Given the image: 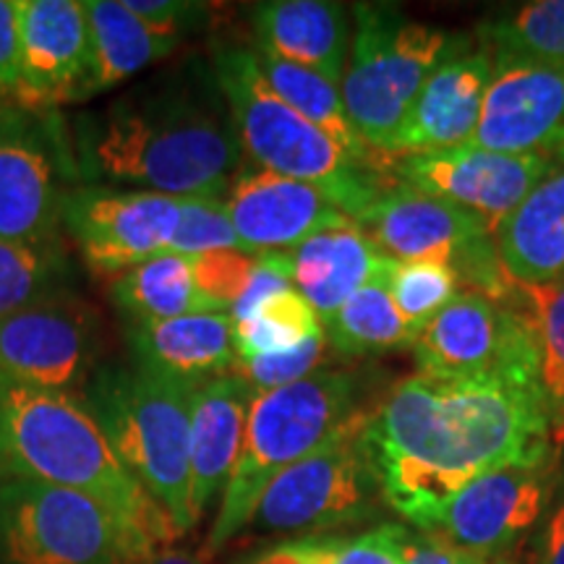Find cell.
Returning <instances> with one entry per match:
<instances>
[{"mask_svg":"<svg viewBox=\"0 0 564 564\" xmlns=\"http://www.w3.org/2000/svg\"><path fill=\"white\" fill-rule=\"evenodd\" d=\"M327 345V337L322 333L316 337H308L306 343L295 345L291 350L270 352V356L236 358V366H232L230 373L243 379L253 392L280 390V387L295 384L319 371Z\"/></svg>","mask_w":564,"mask_h":564,"instance_id":"cell-36","label":"cell"},{"mask_svg":"<svg viewBox=\"0 0 564 564\" xmlns=\"http://www.w3.org/2000/svg\"><path fill=\"white\" fill-rule=\"evenodd\" d=\"M259 63V70L267 79V84L278 91L299 116L306 118L308 123H314L322 133H327L340 150L348 154L352 162H358L361 167L384 175L387 162L390 158L373 152L371 147H366V141L358 137V131L352 129L348 110H345L343 91L337 84H333L324 76L314 74V70L295 66L278 58V55L267 51H253Z\"/></svg>","mask_w":564,"mask_h":564,"instance_id":"cell-27","label":"cell"},{"mask_svg":"<svg viewBox=\"0 0 564 564\" xmlns=\"http://www.w3.org/2000/svg\"><path fill=\"white\" fill-rule=\"evenodd\" d=\"M291 259L295 291L312 303L324 322L373 278L384 253L356 223H348L308 238L291 251Z\"/></svg>","mask_w":564,"mask_h":564,"instance_id":"cell-25","label":"cell"},{"mask_svg":"<svg viewBox=\"0 0 564 564\" xmlns=\"http://www.w3.org/2000/svg\"><path fill=\"white\" fill-rule=\"evenodd\" d=\"M121 564H207V556L186 552V549L160 546V549H152V552L131 556V560H126Z\"/></svg>","mask_w":564,"mask_h":564,"instance_id":"cell-44","label":"cell"},{"mask_svg":"<svg viewBox=\"0 0 564 564\" xmlns=\"http://www.w3.org/2000/svg\"><path fill=\"white\" fill-rule=\"evenodd\" d=\"M539 564H564V494L546 510L539 535Z\"/></svg>","mask_w":564,"mask_h":564,"instance_id":"cell-43","label":"cell"},{"mask_svg":"<svg viewBox=\"0 0 564 564\" xmlns=\"http://www.w3.org/2000/svg\"><path fill=\"white\" fill-rule=\"evenodd\" d=\"M97 352L100 319L66 293L0 316V379L70 392L97 371Z\"/></svg>","mask_w":564,"mask_h":564,"instance_id":"cell-13","label":"cell"},{"mask_svg":"<svg viewBox=\"0 0 564 564\" xmlns=\"http://www.w3.org/2000/svg\"><path fill=\"white\" fill-rule=\"evenodd\" d=\"M225 207L246 251H293L324 230L352 223L319 188L253 162L238 167Z\"/></svg>","mask_w":564,"mask_h":564,"instance_id":"cell-19","label":"cell"},{"mask_svg":"<svg viewBox=\"0 0 564 564\" xmlns=\"http://www.w3.org/2000/svg\"><path fill=\"white\" fill-rule=\"evenodd\" d=\"M6 108V100H0V110H3Z\"/></svg>","mask_w":564,"mask_h":564,"instance_id":"cell-45","label":"cell"},{"mask_svg":"<svg viewBox=\"0 0 564 564\" xmlns=\"http://www.w3.org/2000/svg\"><path fill=\"white\" fill-rule=\"evenodd\" d=\"M126 9L141 24L160 34H171V37H181V32L204 13V6L183 3V0H126Z\"/></svg>","mask_w":564,"mask_h":564,"instance_id":"cell-40","label":"cell"},{"mask_svg":"<svg viewBox=\"0 0 564 564\" xmlns=\"http://www.w3.org/2000/svg\"><path fill=\"white\" fill-rule=\"evenodd\" d=\"M11 478L87 494L123 525L133 556L181 535L70 392L0 379V481Z\"/></svg>","mask_w":564,"mask_h":564,"instance_id":"cell-3","label":"cell"},{"mask_svg":"<svg viewBox=\"0 0 564 564\" xmlns=\"http://www.w3.org/2000/svg\"><path fill=\"white\" fill-rule=\"evenodd\" d=\"M403 556L405 564H491L484 556L453 544L444 533L408 531V528H403Z\"/></svg>","mask_w":564,"mask_h":564,"instance_id":"cell-39","label":"cell"},{"mask_svg":"<svg viewBox=\"0 0 564 564\" xmlns=\"http://www.w3.org/2000/svg\"><path fill=\"white\" fill-rule=\"evenodd\" d=\"M491 76L489 51L460 53L442 63L423 84L394 133L390 158L470 144Z\"/></svg>","mask_w":564,"mask_h":564,"instance_id":"cell-20","label":"cell"},{"mask_svg":"<svg viewBox=\"0 0 564 564\" xmlns=\"http://www.w3.org/2000/svg\"><path fill=\"white\" fill-rule=\"evenodd\" d=\"M387 267L390 257H384L382 267L361 291L352 293L329 319L322 322L327 343L345 358L379 356L413 343V329L398 312L387 288Z\"/></svg>","mask_w":564,"mask_h":564,"instance_id":"cell-30","label":"cell"},{"mask_svg":"<svg viewBox=\"0 0 564 564\" xmlns=\"http://www.w3.org/2000/svg\"><path fill=\"white\" fill-rule=\"evenodd\" d=\"M68 274L66 251L51 241H3L0 238V316L63 293Z\"/></svg>","mask_w":564,"mask_h":564,"instance_id":"cell-31","label":"cell"},{"mask_svg":"<svg viewBox=\"0 0 564 564\" xmlns=\"http://www.w3.org/2000/svg\"><path fill=\"white\" fill-rule=\"evenodd\" d=\"M514 312L525 322L535 350L539 390L544 398L552 440L564 442V280L512 282L510 299Z\"/></svg>","mask_w":564,"mask_h":564,"instance_id":"cell-29","label":"cell"},{"mask_svg":"<svg viewBox=\"0 0 564 564\" xmlns=\"http://www.w3.org/2000/svg\"><path fill=\"white\" fill-rule=\"evenodd\" d=\"M194 390L133 366H97L84 384V405L100 423L112 453L126 465L175 531L194 528L192 484Z\"/></svg>","mask_w":564,"mask_h":564,"instance_id":"cell-5","label":"cell"},{"mask_svg":"<svg viewBox=\"0 0 564 564\" xmlns=\"http://www.w3.org/2000/svg\"><path fill=\"white\" fill-rule=\"evenodd\" d=\"M131 556L123 525L87 494L0 481V564H121Z\"/></svg>","mask_w":564,"mask_h":564,"instance_id":"cell-10","label":"cell"},{"mask_svg":"<svg viewBox=\"0 0 564 564\" xmlns=\"http://www.w3.org/2000/svg\"><path fill=\"white\" fill-rule=\"evenodd\" d=\"M257 259L259 251L243 249H220L192 257L196 285L223 314H230L257 270Z\"/></svg>","mask_w":564,"mask_h":564,"instance_id":"cell-37","label":"cell"},{"mask_svg":"<svg viewBox=\"0 0 564 564\" xmlns=\"http://www.w3.org/2000/svg\"><path fill=\"white\" fill-rule=\"evenodd\" d=\"M133 361L141 369L196 390L236 366L230 314H192L165 322L129 324Z\"/></svg>","mask_w":564,"mask_h":564,"instance_id":"cell-22","label":"cell"},{"mask_svg":"<svg viewBox=\"0 0 564 564\" xmlns=\"http://www.w3.org/2000/svg\"><path fill=\"white\" fill-rule=\"evenodd\" d=\"M89 21V68L82 100L129 82L139 70L167 58L181 37L160 34L118 0H84Z\"/></svg>","mask_w":564,"mask_h":564,"instance_id":"cell-26","label":"cell"},{"mask_svg":"<svg viewBox=\"0 0 564 564\" xmlns=\"http://www.w3.org/2000/svg\"><path fill=\"white\" fill-rule=\"evenodd\" d=\"M494 249L510 282L564 280V158L494 228Z\"/></svg>","mask_w":564,"mask_h":564,"instance_id":"cell-24","label":"cell"},{"mask_svg":"<svg viewBox=\"0 0 564 564\" xmlns=\"http://www.w3.org/2000/svg\"><path fill=\"white\" fill-rule=\"evenodd\" d=\"M556 162L560 158L554 154H505L463 144L394 154L387 162V173L398 175L405 186L476 212L494 230Z\"/></svg>","mask_w":564,"mask_h":564,"instance_id":"cell-14","label":"cell"},{"mask_svg":"<svg viewBox=\"0 0 564 564\" xmlns=\"http://www.w3.org/2000/svg\"><path fill=\"white\" fill-rule=\"evenodd\" d=\"M327 564H405L403 525H379L352 539L322 535Z\"/></svg>","mask_w":564,"mask_h":564,"instance_id":"cell-38","label":"cell"},{"mask_svg":"<svg viewBox=\"0 0 564 564\" xmlns=\"http://www.w3.org/2000/svg\"><path fill=\"white\" fill-rule=\"evenodd\" d=\"M110 295L129 324L165 322L192 314H223L196 285L192 257L173 251L118 274L110 285Z\"/></svg>","mask_w":564,"mask_h":564,"instance_id":"cell-28","label":"cell"},{"mask_svg":"<svg viewBox=\"0 0 564 564\" xmlns=\"http://www.w3.org/2000/svg\"><path fill=\"white\" fill-rule=\"evenodd\" d=\"M241 564H327V556H324L322 535H316V539H295L267 546L246 556Z\"/></svg>","mask_w":564,"mask_h":564,"instance_id":"cell-42","label":"cell"},{"mask_svg":"<svg viewBox=\"0 0 564 564\" xmlns=\"http://www.w3.org/2000/svg\"><path fill=\"white\" fill-rule=\"evenodd\" d=\"M415 361L434 377H518L539 382L525 322L510 301L460 291L413 340Z\"/></svg>","mask_w":564,"mask_h":564,"instance_id":"cell-11","label":"cell"},{"mask_svg":"<svg viewBox=\"0 0 564 564\" xmlns=\"http://www.w3.org/2000/svg\"><path fill=\"white\" fill-rule=\"evenodd\" d=\"M369 415H348L312 455L282 470L267 486L249 525L316 539L373 518L384 497L369 444Z\"/></svg>","mask_w":564,"mask_h":564,"instance_id":"cell-8","label":"cell"},{"mask_svg":"<svg viewBox=\"0 0 564 564\" xmlns=\"http://www.w3.org/2000/svg\"><path fill=\"white\" fill-rule=\"evenodd\" d=\"M358 377L352 371H316L251 400L241 455L223 491L204 556H215L251 523L259 499L274 478L312 455L348 415L356 413Z\"/></svg>","mask_w":564,"mask_h":564,"instance_id":"cell-6","label":"cell"},{"mask_svg":"<svg viewBox=\"0 0 564 564\" xmlns=\"http://www.w3.org/2000/svg\"><path fill=\"white\" fill-rule=\"evenodd\" d=\"M257 47L314 70L340 87L348 66V19L327 0H270L253 6Z\"/></svg>","mask_w":564,"mask_h":564,"instance_id":"cell-23","label":"cell"},{"mask_svg":"<svg viewBox=\"0 0 564 564\" xmlns=\"http://www.w3.org/2000/svg\"><path fill=\"white\" fill-rule=\"evenodd\" d=\"M61 150L40 112L0 110V238L51 241L61 223Z\"/></svg>","mask_w":564,"mask_h":564,"instance_id":"cell-17","label":"cell"},{"mask_svg":"<svg viewBox=\"0 0 564 564\" xmlns=\"http://www.w3.org/2000/svg\"><path fill=\"white\" fill-rule=\"evenodd\" d=\"M61 223L97 278H118L171 249L178 199L139 188H74L63 196Z\"/></svg>","mask_w":564,"mask_h":564,"instance_id":"cell-12","label":"cell"},{"mask_svg":"<svg viewBox=\"0 0 564 564\" xmlns=\"http://www.w3.org/2000/svg\"><path fill=\"white\" fill-rule=\"evenodd\" d=\"M194 76H167L129 91L82 139L91 173L112 183L186 199H223L241 167L228 112Z\"/></svg>","mask_w":564,"mask_h":564,"instance_id":"cell-2","label":"cell"},{"mask_svg":"<svg viewBox=\"0 0 564 564\" xmlns=\"http://www.w3.org/2000/svg\"><path fill=\"white\" fill-rule=\"evenodd\" d=\"M356 40L340 82L358 137L390 158L392 139L429 76L455 55V40L436 26L405 19L394 6L358 3Z\"/></svg>","mask_w":564,"mask_h":564,"instance_id":"cell-7","label":"cell"},{"mask_svg":"<svg viewBox=\"0 0 564 564\" xmlns=\"http://www.w3.org/2000/svg\"><path fill=\"white\" fill-rule=\"evenodd\" d=\"M322 333L319 314L295 288L270 295L243 322H232L238 358L291 350Z\"/></svg>","mask_w":564,"mask_h":564,"instance_id":"cell-32","label":"cell"},{"mask_svg":"<svg viewBox=\"0 0 564 564\" xmlns=\"http://www.w3.org/2000/svg\"><path fill=\"white\" fill-rule=\"evenodd\" d=\"M89 68L87 3L21 0L19 87L21 110H53L79 102Z\"/></svg>","mask_w":564,"mask_h":564,"instance_id":"cell-18","label":"cell"},{"mask_svg":"<svg viewBox=\"0 0 564 564\" xmlns=\"http://www.w3.org/2000/svg\"><path fill=\"white\" fill-rule=\"evenodd\" d=\"M212 74L253 165L319 188L352 223L379 199L387 188L382 175L352 162L327 133L282 100L259 70L253 51L217 45Z\"/></svg>","mask_w":564,"mask_h":564,"instance_id":"cell-4","label":"cell"},{"mask_svg":"<svg viewBox=\"0 0 564 564\" xmlns=\"http://www.w3.org/2000/svg\"><path fill=\"white\" fill-rule=\"evenodd\" d=\"M384 502L436 531L453 499L486 470L554 457L539 382L413 373L369 415Z\"/></svg>","mask_w":564,"mask_h":564,"instance_id":"cell-1","label":"cell"},{"mask_svg":"<svg viewBox=\"0 0 564 564\" xmlns=\"http://www.w3.org/2000/svg\"><path fill=\"white\" fill-rule=\"evenodd\" d=\"M387 288L415 335L460 293L463 280L453 264L444 262H394L387 267ZM413 345V343H411Z\"/></svg>","mask_w":564,"mask_h":564,"instance_id":"cell-34","label":"cell"},{"mask_svg":"<svg viewBox=\"0 0 564 564\" xmlns=\"http://www.w3.org/2000/svg\"><path fill=\"white\" fill-rule=\"evenodd\" d=\"M554 486V457L499 465L457 494L440 528L465 552L491 560L544 518Z\"/></svg>","mask_w":564,"mask_h":564,"instance_id":"cell-15","label":"cell"},{"mask_svg":"<svg viewBox=\"0 0 564 564\" xmlns=\"http://www.w3.org/2000/svg\"><path fill=\"white\" fill-rule=\"evenodd\" d=\"M19 17L21 0H0V100L19 87Z\"/></svg>","mask_w":564,"mask_h":564,"instance_id":"cell-41","label":"cell"},{"mask_svg":"<svg viewBox=\"0 0 564 564\" xmlns=\"http://www.w3.org/2000/svg\"><path fill=\"white\" fill-rule=\"evenodd\" d=\"M220 249H243L232 230L225 199H204V196L178 199V225L167 251L181 257H199Z\"/></svg>","mask_w":564,"mask_h":564,"instance_id":"cell-35","label":"cell"},{"mask_svg":"<svg viewBox=\"0 0 564 564\" xmlns=\"http://www.w3.org/2000/svg\"><path fill=\"white\" fill-rule=\"evenodd\" d=\"M253 394L257 392L236 373L209 379L194 390L192 447H188V463H192L188 502H192L194 525L215 502L217 494L225 491L236 470Z\"/></svg>","mask_w":564,"mask_h":564,"instance_id":"cell-21","label":"cell"},{"mask_svg":"<svg viewBox=\"0 0 564 564\" xmlns=\"http://www.w3.org/2000/svg\"><path fill=\"white\" fill-rule=\"evenodd\" d=\"M478 32L491 55L564 66V0L528 3L510 17L489 21Z\"/></svg>","mask_w":564,"mask_h":564,"instance_id":"cell-33","label":"cell"},{"mask_svg":"<svg viewBox=\"0 0 564 564\" xmlns=\"http://www.w3.org/2000/svg\"><path fill=\"white\" fill-rule=\"evenodd\" d=\"M491 61L494 76L470 144L505 154L564 152V66L507 55Z\"/></svg>","mask_w":564,"mask_h":564,"instance_id":"cell-16","label":"cell"},{"mask_svg":"<svg viewBox=\"0 0 564 564\" xmlns=\"http://www.w3.org/2000/svg\"><path fill=\"white\" fill-rule=\"evenodd\" d=\"M356 225L394 262L453 264L468 291L510 299L512 282L499 264L494 230L476 212L398 183L387 186Z\"/></svg>","mask_w":564,"mask_h":564,"instance_id":"cell-9","label":"cell"}]
</instances>
